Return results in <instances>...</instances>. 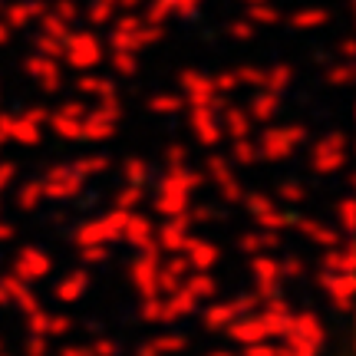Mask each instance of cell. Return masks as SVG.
Returning a JSON list of instances; mask_svg holds the SVG:
<instances>
[{"mask_svg":"<svg viewBox=\"0 0 356 356\" xmlns=\"http://www.w3.org/2000/svg\"><path fill=\"white\" fill-rule=\"evenodd\" d=\"M211 83H215V89L225 96V99H234V92H241L231 66H215V70H211Z\"/></svg>","mask_w":356,"mask_h":356,"instance_id":"obj_32","label":"cell"},{"mask_svg":"<svg viewBox=\"0 0 356 356\" xmlns=\"http://www.w3.org/2000/svg\"><path fill=\"white\" fill-rule=\"evenodd\" d=\"M50 10L60 17V20H66L70 26L79 24V17H83V3L79 0H50Z\"/></svg>","mask_w":356,"mask_h":356,"instance_id":"obj_34","label":"cell"},{"mask_svg":"<svg viewBox=\"0 0 356 356\" xmlns=\"http://www.w3.org/2000/svg\"><path fill=\"white\" fill-rule=\"evenodd\" d=\"M0 152H3V145H0Z\"/></svg>","mask_w":356,"mask_h":356,"instance_id":"obj_46","label":"cell"},{"mask_svg":"<svg viewBox=\"0 0 356 356\" xmlns=\"http://www.w3.org/2000/svg\"><path fill=\"white\" fill-rule=\"evenodd\" d=\"M337 24V10L320 3V0H304L291 10H284V30L287 33H300V37H317L323 30Z\"/></svg>","mask_w":356,"mask_h":356,"instance_id":"obj_11","label":"cell"},{"mask_svg":"<svg viewBox=\"0 0 356 356\" xmlns=\"http://www.w3.org/2000/svg\"><path fill=\"white\" fill-rule=\"evenodd\" d=\"M17 73H20V79L37 92L40 99H43V96H60L66 89V83H70V79H66V66L60 63V60L43 56V53H37V50H26L24 56L17 60Z\"/></svg>","mask_w":356,"mask_h":356,"instance_id":"obj_5","label":"cell"},{"mask_svg":"<svg viewBox=\"0 0 356 356\" xmlns=\"http://www.w3.org/2000/svg\"><path fill=\"white\" fill-rule=\"evenodd\" d=\"M228 162H234V165H244V168L257 165V162H261V155H257L254 139H251V136H248V139H231Z\"/></svg>","mask_w":356,"mask_h":356,"instance_id":"obj_29","label":"cell"},{"mask_svg":"<svg viewBox=\"0 0 356 356\" xmlns=\"http://www.w3.org/2000/svg\"><path fill=\"white\" fill-rule=\"evenodd\" d=\"M40 195H43V188H40V181H26L24 191H20V202H24V204H33V202L40 198Z\"/></svg>","mask_w":356,"mask_h":356,"instance_id":"obj_39","label":"cell"},{"mask_svg":"<svg viewBox=\"0 0 356 356\" xmlns=\"http://www.w3.org/2000/svg\"><path fill=\"white\" fill-rule=\"evenodd\" d=\"M60 63L73 73H92V70H102L106 63V43H102V33L92 30L86 24L70 26V33L63 37V60Z\"/></svg>","mask_w":356,"mask_h":356,"instance_id":"obj_4","label":"cell"},{"mask_svg":"<svg viewBox=\"0 0 356 356\" xmlns=\"http://www.w3.org/2000/svg\"><path fill=\"white\" fill-rule=\"evenodd\" d=\"M307 165L314 175H337L350 165V129L327 126L317 139H310L307 149Z\"/></svg>","mask_w":356,"mask_h":356,"instance_id":"obj_3","label":"cell"},{"mask_svg":"<svg viewBox=\"0 0 356 356\" xmlns=\"http://www.w3.org/2000/svg\"><path fill=\"white\" fill-rule=\"evenodd\" d=\"M241 17L248 24H254L261 33L270 30V33H277L280 26H284V7H280V0H261V3H248L241 7Z\"/></svg>","mask_w":356,"mask_h":356,"instance_id":"obj_21","label":"cell"},{"mask_svg":"<svg viewBox=\"0 0 356 356\" xmlns=\"http://www.w3.org/2000/svg\"><path fill=\"white\" fill-rule=\"evenodd\" d=\"M79 3H83V0H79Z\"/></svg>","mask_w":356,"mask_h":356,"instance_id":"obj_47","label":"cell"},{"mask_svg":"<svg viewBox=\"0 0 356 356\" xmlns=\"http://www.w3.org/2000/svg\"><path fill=\"white\" fill-rule=\"evenodd\" d=\"M115 0H83V17H79V24L92 26V30H102V26H109L115 20Z\"/></svg>","mask_w":356,"mask_h":356,"instance_id":"obj_26","label":"cell"},{"mask_svg":"<svg viewBox=\"0 0 356 356\" xmlns=\"http://www.w3.org/2000/svg\"><path fill=\"white\" fill-rule=\"evenodd\" d=\"M70 165L76 168L83 178H92V175H102V172H109L113 165V155L109 152H89V155H76Z\"/></svg>","mask_w":356,"mask_h":356,"instance_id":"obj_27","label":"cell"},{"mask_svg":"<svg viewBox=\"0 0 356 356\" xmlns=\"http://www.w3.org/2000/svg\"><path fill=\"white\" fill-rule=\"evenodd\" d=\"M89 102L83 96H66L56 106H50V115H47V132H53L60 142L66 145H76L83 142V115H86Z\"/></svg>","mask_w":356,"mask_h":356,"instance_id":"obj_10","label":"cell"},{"mask_svg":"<svg viewBox=\"0 0 356 356\" xmlns=\"http://www.w3.org/2000/svg\"><path fill=\"white\" fill-rule=\"evenodd\" d=\"M33 30H40V33H47V37H53V40H63L66 33H70V24H66V20H60V17L47 7V13L37 20V26H33Z\"/></svg>","mask_w":356,"mask_h":356,"instance_id":"obj_33","label":"cell"},{"mask_svg":"<svg viewBox=\"0 0 356 356\" xmlns=\"http://www.w3.org/2000/svg\"><path fill=\"white\" fill-rule=\"evenodd\" d=\"M221 37L228 40V43H234V47H251V43L261 40V30H257L254 24H248L241 17V10H238V13H228V17L221 20Z\"/></svg>","mask_w":356,"mask_h":356,"instance_id":"obj_24","label":"cell"},{"mask_svg":"<svg viewBox=\"0 0 356 356\" xmlns=\"http://www.w3.org/2000/svg\"><path fill=\"white\" fill-rule=\"evenodd\" d=\"M47 7H50V0H7V7H3L0 17H3V24L20 37V33L37 26V20L47 13Z\"/></svg>","mask_w":356,"mask_h":356,"instance_id":"obj_16","label":"cell"},{"mask_svg":"<svg viewBox=\"0 0 356 356\" xmlns=\"http://www.w3.org/2000/svg\"><path fill=\"white\" fill-rule=\"evenodd\" d=\"M0 106H3V83H0Z\"/></svg>","mask_w":356,"mask_h":356,"instance_id":"obj_44","label":"cell"},{"mask_svg":"<svg viewBox=\"0 0 356 356\" xmlns=\"http://www.w3.org/2000/svg\"><path fill=\"white\" fill-rule=\"evenodd\" d=\"M317 79L333 92H343V89H353L356 83V60H337L333 56L327 66L317 70Z\"/></svg>","mask_w":356,"mask_h":356,"instance_id":"obj_22","label":"cell"},{"mask_svg":"<svg viewBox=\"0 0 356 356\" xmlns=\"http://www.w3.org/2000/svg\"><path fill=\"white\" fill-rule=\"evenodd\" d=\"M175 89L181 92L185 106H225V96L215 89L211 83V70L208 66H195V63H185L175 70Z\"/></svg>","mask_w":356,"mask_h":356,"instance_id":"obj_9","label":"cell"},{"mask_svg":"<svg viewBox=\"0 0 356 356\" xmlns=\"http://www.w3.org/2000/svg\"><path fill=\"white\" fill-rule=\"evenodd\" d=\"M13 43H17V33H13L10 26L3 24V17H0V53H7Z\"/></svg>","mask_w":356,"mask_h":356,"instance_id":"obj_38","label":"cell"},{"mask_svg":"<svg viewBox=\"0 0 356 356\" xmlns=\"http://www.w3.org/2000/svg\"><path fill=\"white\" fill-rule=\"evenodd\" d=\"M231 3H234V7L241 10V7H248V3H261V0H231Z\"/></svg>","mask_w":356,"mask_h":356,"instance_id":"obj_43","label":"cell"},{"mask_svg":"<svg viewBox=\"0 0 356 356\" xmlns=\"http://www.w3.org/2000/svg\"><path fill=\"white\" fill-rule=\"evenodd\" d=\"M330 50L337 60H356V37L353 30H340V37L330 43Z\"/></svg>","mask_w":356,"mask_h":356,"instance_id":"obj_35","label":"cell"},{"mask_svg":"<svg viewBox=\"0 0 356 356\" xmlns=\"http://www.w3.org/2000/svg\"><path fill=\"white\" fill-rule=\"evenodd\" d=\"M102 66H109V76H115L122 86L136 83L145 73V60L139 53H126V50H106V63Z\"/></svg>","mask_w":356,"mask_h":356,"instance_id":"obj_20","label":"cell"},{"mask_svg":"<svg viewBox=\"0 0 356 356\" xmlns=\"http://www.w3.org/2000/svg\"><path fill=\"white\" fill-rule=\"evenodd\" d=\"M300 83V66L287 60V56H277L264 63V73H261V89H270V92H280V96H291V89Z\"/></svg>","mask_w":356,"mask_h":356,"instance_id":"obj_17","label":"cell"},{"mask_svg":"<svg viewBox=\"0 0 356 356\" xmlns=\"http://www.w3.org/2000/svg\"><path fill=\"white\" fill-rule=\"evenodd\" d=\"M73 89L76 96H83L86 102H113L122 99V83L102 70H92V73H76L73 79Z\"/></svg>","mask_w":356,"mask_h":356,"instance_id":"obj_14","label":"cell"},{"mask_svg":"<svg viewBox=\"0 0 356 356\" xmlns=\"http://www.w3.org/2000/svg\"><path fill=\"white\" fill-rule=\"evenodd\" d=\"M126 122H129L126 99L89 102L86 115H83V142H89V145H106V142L119 139V132H122Z\"/></svg>","mask_w":356,"mask_h":356,"instance_id":"obj_6","label":"cell"},{"mask_svg":"<svg viewBox=\"0 0 356 356\" xmlns=\"http://www.w3.org/2000/svg\"><path fill=\"white\" fill-rule=\"evenodd\" d=\"M3 7H7V0H0V13H3Z\"/></svg>","mask_w":356,"mask_h":356,"instance_id":"obj_45","label":"cell"},{"mask_svg":"<svg viewBox=\"0 0 356 356\" xmlns=\"http://www.w3.org/2000/svg\"><path fill=\"white\" fill-rule=\"evenodd\" d=\"M241 106H244V113H248V119L254 122V129H261V126H270V122L284 119V113H287V96L270 92V89H251Z\"/></svg>","mask_w":356,"mask_h":356,"instance_id":"obj_13","label":"cell"},{"mask_svg":"<svg viewBox=\"0 0 356 356\" xmlns=\"http://www.w3.org/2000/svg\"><path fill=\"white\" fill-rule=\"evenodd\" d=\"M337 211H340V218H343V225L350 228V225H353V202H350V198H343Z\"/></svg>","mask_w":356,"mask_h":356,"instance_id":"obj_41","label":"cell"},{"mask_svg":"<svg viewBox=\"0 0 356 356\" xmlns=\"http://www.w3.org/2000/svg\"><path fill=\"white\" fill-rule=\"evenodd\" d=\"M215 0H142L139 13L155 26H172V24H198Z\"/></svg>","mask_w":356,"mask_h":356,"instance_id":"obj_8","label":"cell"},{"mask_svg":"<svg viewBox=\"0 0 356 356\" xmlns=\"http://www.w3.org/2000/svg\"><path fill=\"white\" fill-rule=\"evenodd\" d=\"M280 191H284L287 198H304V188H300V181H280Z\"/></svg>","mask_w":356,"mask_h":356,"instance_id":"obj_40","label":"cell"},{"mask_svg":"<svg viewBox=\"0 0 356 356\" xmlns=\"http://www.w3.org/2000/svg\"><path fill=\"white\" fill-rule=\"evenodd\" d=\"M122 178H126L132 188H139L142 181L149 178V159H145V155H139V152L129 155L126 162H122Z\"/></svg>","mask_w":356,"mask_h":356,"instance_id":"obj_30","label":"cell"},{"mask_svg":"<svg viewBox=\"0 0 356 356\" xmlns=\"http://www.w3.org/2000/svg\"><path fill=\"white\" fill-rule=\"evenodd\" d=\"M115 7H119V10H139L142 0H115Z\"/></svg>","mask_w":356,"mask_h":356,"instance_id":"obj_42","label":"cell"},{"mask_svg":"<svg viewBox=\"0 0 356 356\" xmlns=\"http://www.w3.org/2000/svg\"><path fill=\"white\" fill-rule=\"evenodd\" d=\"M310 132L314 129L307 126L304 119H277V122H270V126H261L257 129V155L270 162V165H277V162H291L293 155L304 149L307 142H310Z\"/></svg>","mask_w":356,"mask_h":356,"instance_id":"obj_2","label":"cell"},{"mask_svg":"<svg viewBox=\"0 0 356 356\" xmlns=\"http://www.w3.org/2000/svg\"><path fill=\"white\" fill-rule=\"evenodd\" d=\"M83 181H86V178L79 175L70 162H53V165L47 168L43 181H40V188L47 191V195H53V198H70V195H76V191L83 188Z\"/></svg>","mask_w":356,"mask_h":356,"instance_id":"obj_18","label":"cell"},{"mask_svg":"<svg viewBox=\"0 0 356 356\" xmlns=\"http://www.w3.org/2000/svg\"><path fill=\"white\" fill-rule=\"evenodd\" d=\"M26 50H37L43 56H53V60H63V40H53L40 30H26V40H24Z\"/></svg>","mask_w":356,"mask_h":356,"instance_id":"obj_28","label":"cell"},{"mask_svg":"<svg viewBox=\"0 0 356 356\" xmlns=\"http://www.w3.org/2000/svg\"><path fill=\"white\" fill-rule=\"evenodd\" d=\"M136 109L145 115H152V119H178V115L185 113V99H181V92L178 89H149L139 102H136Z\"/></svg>","mask_w":356,"mask_h":356,"instance_id":"obj_15","label":"cell"},{"mask_svg":"<svg viewBox=\"0 0 356 356\" xmlns=\"http://www.w3.org/2000/svg\"><path fill=\"white\" fill-rule=\"evenodd\" d=\"M208 175L218 181L221 195H228V198H238V195H241V181H238V175H234V168H231V162L225 155H218V152L208 155Z\"/></svg>","mask_w":356,"mask_h":356,"instance_id":"obj_25","label":"cell"},{"mask_svg":"<svg viewBox=\"0 0 356 356\" xmlns=\"http://www.w3.org/2000/svg\"><path fill=\"white\" fill-rule=\"evenodd\" d=\"M221 132H225V139H248V136H254L257 129H254V122L248 119L241 102L228 99L225 109H221Z\"/></svg>","mask_w":356,"mask_h":356,"instance_id":"obj_23","label":"cell"},{"mask_svg":"<svg viewBox=\"0 0 356 356\" xmlns=\"http://www.w3.org/2000/svg\"><path fill=\"white\" fill-rule=\"evenodd\" d=\"M47 115L50 106L43 99H26L24 106L10 109V145L40 149L47 139Z\"/></svg>","mask_w":356,"mask_h":356,"instance_id":"obj_7","label":"cell"},{"mask_svg":"<svg viewBox=\"0 0 356 356\" xmlns=\"http://www.w3.org/2000/svg\"><path fill=\"white\" fill-rule=\"evenodd\" d=\"M231 70H234V79H238V86L241 89H248V92H251V89H261L264 63H254V60H251V63H234Z\"/></svg>","mask_w":356,"mask_h":356,"instance_id":"obj_31","label":"cell"},{"mask_svg":"<svg viewBox=\"0 0 356 356\" xmlns=\"http://www.w3.org/2000/svg\"><path fill=\"white\" fill-rule=\"evenodd\" d=\"M162 159H165V165H185V159H188V145H185L181 139L162 142Z\"/></svg>","mask_w":356,"mask_h":356,"instance_id":"obj_36","label":"cell"},{"mask_svg":"<svg viewBox=\"0 0 356 356\" xmlns=\"http://www.w3.org/2000/svg\"><path fill=\"white\" fill-rule=\"evenodd\" d=\"M221 109L225 106H185V132L198 142L202 149L215 152L218 145L225 142V132H221Z\"/></svg>","mask_w":356,"mask_h":356,"instance_id":"obj_12","label":"cell"},{"mask_svg":"<svg viewBox=\"0 0 356 356\" xmlns=\"http://www.w3.org/2000/svg\"><path fill=\"white\" fill-rule=\"evenodd\" d=\"M17 172H20V168H17V162H10V159H0V188H7L13 178H17Z\"/></svg>","mask_w":356,"mask_h":356,"instance_id":"obj_37","label":"cell"},{"mask_svg":"<svg viewBox=\"0 0 356 356\" xmlns=\"http://www.w3.org/2000/svg\"><path fill=\"white\" fill-rule=\"evenodd\" d=\"M106 50H126V53H149L168 43V26L149 24L139 10H119L115 20L106 26Z\"/></svg>","mask_w":356,"mask_h":356,"instance_id":"obj_1","label":"cell"},{"mask_svg":"<svg viewBox=\"0 0 356 356\" xmlns=\"http://www.w3.org/2000/svg\"><path fill=\"white\" fill-rule=\"evenodd\" d=\"M202 185V175L198 172H191V168L185 165H168L165 178H162V204H181L185 202V195H191V191Z\"/></svg>","mask_w":356,"mask_h":356,"instance_id":"obj_19","label":"cell"}]
</instances>
